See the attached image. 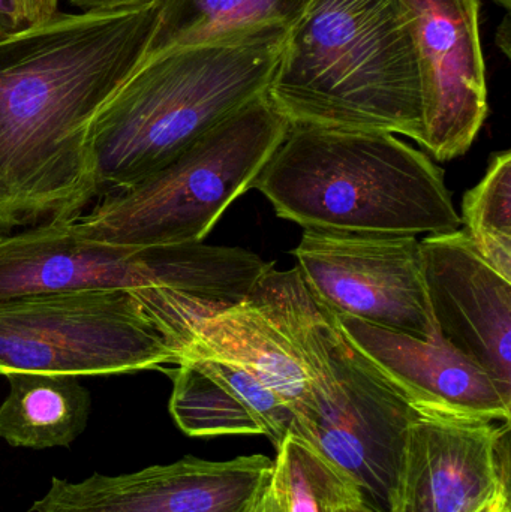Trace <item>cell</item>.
<instances>
[{
  "label": "cell",
  "instance_id": "cell-1",
  "mask_svg": "<svg viewBox=\"0 0 511 512\" xmlns=\"http://www.w3.org/2000/svg\"><path fill=\"white\" fill-rule=\"evenodd\" d=\"M155 0L60 14L0 41V233L71 221L96 194V116L143 60Z\"/></svg>",
  "mask_w": 511,
  "mask_h": 512
},
{
  "label": "cell",
  "instance_id": "cell-2",
  "mask_svg": "<svg viewBox=\"0 0 511 512\" xmlns=\"http://www.w3.org/2000/svg\"><path fill=\"white\" fill-rule=\"evenodd\" d=\"M251 188L305 230L417 237L462 225L443 170L389 132L290 125Z\"/></svg>",
  "mask_w": 511,
  "mask_h": 512
},
{
  "label": "cell",
  "instance_id": "cell-3",
  "mask_svg": "<svg viewBox=\"0 0 511 512\" xmlns=\"http://www.w3.org/2000/svg\"><path fill=\"white\" fill-rule=\"evenodd\" d=\"M71 221L0 233V301L74 289L128 291L179 357L206 319L246 300L273 265L245 249L203 243L140 248L96 242L80 236Z\"/></svg>",
  "mask_w": 511,
  "mask_h": 512
},
{
  "label": "cell",
  "instance_id": "cell-4",
  "mask_svg": "<svg viewBox=\"0 0 511 512\" xmlns=\"http://www.w3.org/2000/svg\"><path fill=\"white\" fill-rule=\"evenodd\" d=\"M266 96L290 125L422 143L419 63L395 0H315L288 32Z\"/></svg>",
  "mask_w": 511,
  "mask_h": 512
},
{
  "label": "cell",
  "instance_id": "cell-5",
  "mask_svg": "<svg viewBox=\"0 0 511 512\" xmlns=\"http://www.w3.org/2000/svg\"><path fill=\"white\" fill-rule=\"evenodd\" d=\"M290 29L168 51L135 69L92 128L98 198L134 185L266 95Z\"/></svg>",
  "mask_w": 511,
  "mask_h": 512
},
{
  "label": "cell",
  "instance_id": "cell-6",
  "mask_svg": "<svg viewBox=\"0 0 511 512\" xmlns=\"http://www.w3.org/2000/svg\"><path fill=\"white\" fill-rule=\"evenodd\" d=\"M251 297L296 346L309 379L308 403L290 432L341 469L375 512H386L411 421L419 414L339 330L299 267L270 265Z\"/></svg>",
  "mask_w": 511,
  "mask_h": 512
},
{
  "label": "cell",
  "instance_id": "cell-7",
  "mask_svg": "<svg viewBox=\"0 0 511 512\" xmlns=\"http://www.w3.org/2000/svg\"><path fill=\"white\" fill-rule=\"evenodd\" d=\"M290 123L266 95L249 102L128 188L72 219L80 236L113 245L203 243L284 140Z\"/></svg>",
  "mask_w": 511,
  "mask_h": 512
},
{
  "label": "cell",
  "instance_id": "cell-8",
  "mask_svg": "<svg viewBox=\"0 0 511 512\" xmlns=\"http://www.w3.org/2000/svg\"><path fill=\"white\" fill-rule=\"evenodd\" d=\"M176 348L128 291L74 289L0 301V375L108 376L177 363Z\"/></svg>",
  "mask_w": 511,
  "mask_h": 512
},
{
  "label": "cell",
  "instance_id": "cell-9",
  "mask_svg": "<svg viewBox=\"0 0 511 512\" xmlns=\"http://www.w3.org/2000/svg\"><path fill=\"white\" fill-rule=\"evenodd\" d=\"M294 255L306 285L332 312L437 339L417 237L305 230Z\"/></svg>",
  "mask_w": 511,
  "mask_h": 512
},
{
  "label": "cell",
  "instance_id": "cell-10",
  "mask_svg": "<svg viewBox=\"0 0 511 512\" xmlns=\"http://www.w3.org/2000/svg\"><path fill=\"white\" fill-rule=\"evenodd\" d=\"M410 30L422 86L420 146L452 161L473 146L488 117L480 0H395Z\"/></svg>",
  "mask_w": 511,
  "mask_h": 512
},
{
  "label": "cell",
  "instance_id": "cell-11",
  "mask_svg": "<svg viewBox=\"0 0 511 512\" xmlns=\"http://www.w3.org/2000/svg\"><path fill=\"white\" fill-rule=\"evenodd\" d=\"M510 423L419 412L386 512H479L510 499Z\"/></svg>",
  "mask_w": 511,
  "mask_h": 512
},
{
  "label": "cell",
  "instance_id": "cell-12",
  "mask_svg": "<svg viewBox=\"0 0 511 512\" xmlns=\"http://www.w3.org/2000/svg\"><path fill=\"white\" fill-rule=\"evenodd\" d=\"M263 454L225 462L183 457L135 474L53 478L32 512H249L272 481Z\"/></svg>",
  "mask_w": 511,
  "mask_h": 512
},
{
  "label": "cell",
  "instance_id": "cell-13",
  "mask_svg": "<svg viewBox=\"0 0 511 512\" xmlns=\"http://www.w3.org/2000/svg\"><path fill=\"white\" fill-rule=\"evenodd\" d=\"M420 251L435 331L511 403V280L480 256L465 231L429 234Z\"/></svg>",
  "mask_w": 511,
  "mask_h": 512
},
{
  "label": "cell",
  "instance_id": "cell-14",
  "mask_svg": "<svg viewBox=\"0 0 511 512\" xmlns=\"http://www.w3.org/2000/svg\"><path fill=\"white\" fill-rule=\"evenodd\" d=\"M332 313L351 345L417 411L510 423L511 403L491 376L438 334L434 342H425L353 316Z\"/></svg>",
  "mask_w": 511,
  "mask_h": 512
},
{
  "label": "cell",
  "instance_id": "cell-15",
  "mask_svg": "<svg viewBox=\"0 0 511 512\" xmlns=\"http://www.w3.org/2000/svg\"><path fill=\"white\" fill-rule=\"evenodd\" d=\"M176 364L170 412L186 435H263L278 448L290 432L291 409L243 367L194 352Z\"/></svg>",
  "mask_w": 511,
  "mask_h": 512
},
{
  "label": "cell",
  "instance_id": "cell-16",
  "mask_svg": "<svg viewBox=\"0 0 511 512\" xmlns=\"http://www.w3.org/2000/svg\"><path fill=\"white\" fill-rule=\"evenodd\" d=\"M185 352L221 358L243 367L293 414L308 403L309 379L296 346L251 295L206 319L182 354Z\"/></svg>",
  "mask_w": 511,
  "mask_h": 512
},
{
  "label": "cell",
  "instance_id": "cell-17",
  "mask_svg": "<svg viewBox=\"0 0 511 512\" xmlns=\"http://www.w3.org/2000/svg\"><path fill=\"white\" fill-rule=\"evenodd\" d=\"M315 0H155L156 18L141 65L177 48L213 44L269 29H291Z\"/></svg>",
  "mask_w": 511,
  "mask_h": 512
},
{
  "label": "cell",
  "instance_id": "cell-18",
  "mask_svg": "<svg viewBox=\"0 0 511 512\" xmlns=\"http://www.w3.org/2000/svg\"><path fill=\"white\" fill-rule=\"evenodd\" d=\"M0 406V439L12 447H69L86 430L90 394L78 378L12 372Z\"/></svg>",
  "mask_w": 511,
  "mask_h": 512
},
{
  "label": "cell",
  "instance_id": "cell-19",
  "mask_svg": "<svg viewBox=\"0 0 511 512\" xmlns=\"http://www.w3.org/2000/svg\"><path fill=\"white\" fill-rule=\"evenodd\" d=\"M276 451L270 484L285 512H336L365 504L359 487L341 469L293 433Z\"/></svg>",
  "mask_w": 511,
  "mask_h": 512
},
{
  "label": "cell",
  "instance_id": "cell-20",
  "mask_svg": "<svg viewBox=\"0 0 511 512\" xmlns=\"http://www.w3.org/2000/svg\"><path fill=\"white\" fill-rule=\"evenodd\" d=\"M465 233L485 261L511 280V153H497L462 203Z\"/></svg>",
  "mask_w": 511,
  "mask_h": 512
},
{
  "label": "cell",
  "instance_id": "cell-21",
  "mask_svg": "<svg viewBox=\"0 0 511 512\" xmlns=\"http://www.w3.org/2000/svg\"><path fill=\"white\" fill-rule=\"evenodd\" d=\"M29 26L21 0H0V41Z\"/></svg>",
  "mask_w": 511,
  "mask_h": 512
},
{
  "label": "cell",
  "instance_id": "cell-22",
  "mask_svg": "<svg viewBox=\"0 0 511 512\" xmlns=\"http://www.w3.org/2000/svg\"><path fill=\"white\" fill-rule=\"evenodd\" d=\"M71 5L83 9V12H108L119 9L135 8L153 0H68Z\"/></svg>",
  "mask_w": 511,
  "mask_h": 512
},
{
  "label": "cell",
  "instance_id": "cell-23",
  "mask_svg": "<svg viewBox=\"0 0 511 512\" xmlns=\"http://www.w3.org/2000/svg\"><path fill=\"white\" fill-rule=\"evenodd\" d=\"M21 2L30 26L53 17L57 12V0H21Z\"/></svg>",
  "mask_w": 511,
  "mask_h": 512
},
{
  "label": "cell",
  "instance_id": "cell-24",
  "mask_svg": "<svg viewBox=\"0 0 511 512\" xmlns=\"http://www.w3.org/2000/svg\"><path fill=\"white\" fill-rule=\"evenodd\" d=\"M249 512H285L278 496H276L275 490H273L272 484H269L263 490V493L258 496L257 502H255L254 507Z\"/></svg>",
  "mask_w": 511,
  "mask_h": 512
},
{
  "label": "cell",
  "instance_id": "cell-25",
  "mask_svg": "<svg viewBox=\"0 0 511 512\" xmlns=\"http://www.w3.org/2000/svg\"><path fill=\"white\" fill-rule=\"evenodd\" d=\"M336 512H375L374 510H371V508L368 507L366 504H354V505H348V507L341 508V510H338Z\"/></svg>",
  "mask_w": 511,
  "mask_h": 512
},
{
  "label": "cell",
  "instance_id": "cell-26",
  "mask_svg": "<svg viewBox=\"0 0 511 512\" xmlns=\"http://www.w3.org/2000/svg\"><path fill=\"white\" fill-rule=\"evenodd\" d=\"M497 5L503 6L506 11H510L511 8V0H494Z\"/></svg>",
  "mask_w": 511,
  "mask_h": 512
}]
</instances>
